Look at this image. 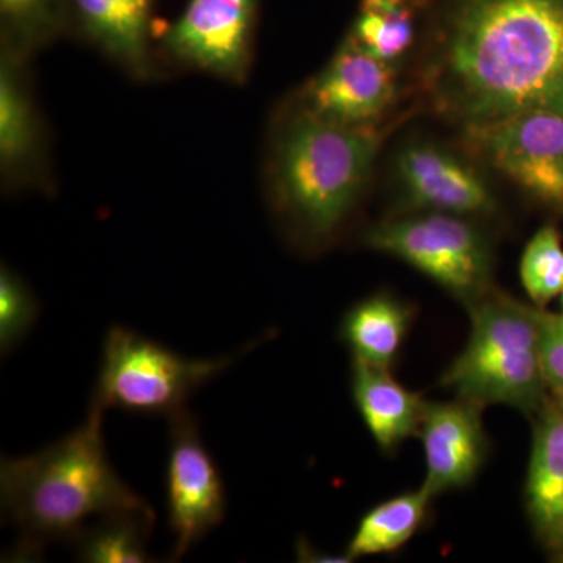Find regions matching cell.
Instances as JSON below:
<instances>
[{
    "instance_id": "14",
    "label": "cell",
    "mask_w": 563,
    "mask_h": 563,
    "mask_svg": "<svg viewBox=\"0 0 563 563\" xmlns=\"http://www.w3.org/2000/svg\"><path fill=\"white\" fill-rule=\"evenodd\" d=\"M80 31L132 76L152 70V0H69Z\"/></svg>"
},
{
    "instance_id": "1",
    "label": "cell",
    "mask_w": 563,
    "mask_h": 563,
    "mask_svg": "<svg viewBox=\"0 0 563 563\" xmlns=\"http://www.w3.org/2000/svg\"><path fill=\"white\" fill-rule=\"evenodd\" d=\"M428 81L437 109L463 129L563 114V0H457Z\"/></svg>"
},
{
    "instance_id": "2",
    "label": "cell",
    "mask_w": 563,
    "mask_h": 563,
    "mask_svg": "<svg viewBox=\"0 0 563 563\" xmlns=\"http://www.w3.org/2000/svg\"><path fill=\"white\" fill-rule=\"evenodd\" d=\"M103 410L90 404L80 428L40 453L3 459V512L20 529L14 555L35 558L52 542H73L91 520L122 512H154L111 465Z\"/></svg>"
},
{
    "instance_id": "21",
    "label": "cell",
    "mask_w": 563,
    "mask_h": 563,
    "mask_svg": "<svg viewBox=\"0 0 563 563\" xmlns=\"http://www.w3.org/2000/svg\"><path fill=\"white\" fill-rule=\"evenodd\" d=\"M520 280L533 306L544 309L563 288V243L554 225H543L526 244Z\"/></svg>"
},
{
    "instance_id": "19",
    "label": "cell",
    "mask_w": 563,
    "mask_h": 563,
    "mask_svg": "<svg viewBox=\"0 0 563 563\" xmlns=\"http://www.w3.org/2000/svg\"><path fill=\"white\" fill-rule=\"evenodd\" d=\"M154 525V512L107 515L96 520V523L87 526L70 544L80 562H154L147 553V542Z\"/></svg>"
},
{
    "instance_id": "24",
    "label": "cell",
    "mask_w": 563,
    "mask_h": 563,
    "mask_svg": "<svg viewBox=\"0 0 563 563\" xmlns=\"http://www.w3.org/2000/svg\"><path fill=\"white\" fill-rule=\"evenodd\" d=\"M544 376L551 395L563 399V314L540 309Z\"/></svg>"
},
{
    "instance_id": "6",
    "label": "cell",
    "mask_w": 563,
    "mask_h": 563,
    "mask_svg": "<svg viewBox=\"0 0 563 563\" xmlns=\"http://www.w3.org/2000/svg\"><path fill=\"white\" fill-rule=\"evenodd\" d=\"M363 244L412 266L463 306L493 290V254L472 218L422 211L373 225Z\"/></svg>"
},
{
    "instance_id": "20",
    "label": "cell",
    "mask_w": 563,
    "mask_h": 563,
    "mask_svg": "<svg viewBox=\"0 0 563 563\" xmlns=\"http://www.w3.org/2000/svg\"><path fill=\"white\" fill-rule=\"evenodd\" d=\"M415 27L407 0H362L350 35L373 57L395 63L412 46Z\"/></svg>"
},
{
    "instance_id": "12",
    "label": "cell",
    "mask_w": 563,
    "mask_h": 563,
    "mask_svg": "<svg viewBox=\"0 0 563 563\" xmlns=\"http://www.w3.org/2000/svg\"><path fill=\"white\" fill-rule=\"evenodd\" d=\"M483 410L462 398L426 402L418 437L426 459L422 487L432 498L466 487L483 468L488 450Z\"/></svg>"
},
{
    "instance_id": "25",
    "label": "cell",
    "mask_w": 563,
    "mask_h": 563,
    "mask_svg": "<svg viewBox=\"0 0 563 563\" xmlns=\"http://www.w3.org/2000/svg\"><path fill=\"white\" fill-rule=\"evenodd\" d=\"M298 558L302 562H351L347 559L339 558L335 555H324L313 551L307 543H298Z\"/></svg>"
},
{
    "instance_id": "5",
    "label": "cell",
    "mask_w": 563,
    "mask_h": 563,
    "mask_svg": "<svg viewBox=\"0 0 563 563\" xmlns=\"http://www.w3.org/2000/svg\"><path fill=\"white\" fill-rule=\"evenodd\" d=\"M255 344L220 358H187L132 329L113 325L103 340L91 404L102 410L173 417L199 388L231 368Z\"/></svg>"
},
{
    "instance_id": "16",
    "label": "cell",
    "mask_w": 563,
    "mask_h": 563,
    "mask_svg": "<svg viewBox=\"0 0 563 563\" xmlns=\"http://www.w3.org/2000/svg\"><path fill=\"white\" fill-rule=\"evenodd\" d=\"M412 320L409 303L387 292H377L347 310L340 335L350 347L352 358L390 369Z\"/></svg>"
},
{
    "instance_id": "7",
    "label": "cell",
    "mask_w": 563,
    "mask_h": 563,
    "mask_svg": "<svg viewBox=\"0 0 563 563\" xmlns=\"http://www.w3.org/2000/svg\"><path fill=\"white\" fill-rule=\"evenodd\" d=\"M465 133L496 172L537 201L563 211V114L523 111Z\"/></svg>"
},
{
    "instance_id": "26",
    "label": "cell",
    "mask_w": 563,
    "mask_h": 563,
    "mask_svg": "<svg viewBox=\"0 0 563 563\" xmlns=\"http://www.w3.org/2000/svg\"><path fill=\"white\" fill-rule=\"evenodd\" d=\"M561 301H562V314H563V288H562V292H561Z\"/></svg>"
},
{
    "instance_id": "23",
    "label": "cell",
    "mask_w": 563,
    "mask_h": 563,
    "mask_svg": "<svg viewBox=\"0 0 563 563\" xmlns=\"http://www.w3.org/2000/svg\"><path fill=\"white\" fill-rule=\"evenodd\" d=\"M63 7V0H0L3 24L27 46L49 38L57 31Z\"/></svg>"
},
{
    "instance_id": "9",
    "label": "cell",
    "mask_w": 563,
    "mask_h": 563,
    "mask_svg": "<svg viewBox=\"0 0 563 563\" xmlns=\"http://www.w3.org/2000/svg\"><path fill=\"white\" fill-rule=\"evenodd\" d=\"M257 0H188L163 44L179 62L232 81L251 65Z\"/></svg>"
},
{
    "instance_id": "10",
    "label": "cell",
    "mask_w": 563,
    "mask_h": 563,
    "mask_svg": "<svg viewBox=\"0 0 563 563\" xmlns=\"http://www.w3.org/2000/svg\"><path fill=\"white\" fill-rule=\"evenodd\" d=\"M395 96L391 63L373 57L347 38L329 65L310 81L306 110L339 124H376Z\"/></svg>"
},
{
    "instance_id": "22",
    "label": "cell",
    "mask_w": 563,
    "mask_h": 563,
    "mask_svg": "<svg viewBox=\"0 0 563 563\" xmlns=\"http://www.w3.org/2000/svg\"><path fill=\"white\" fill-rule=\"evenodd\" d=\"M40 303L35 296L10 269L0 273V350L9 354L31 333Z\"/></svg>"
},
{
    "instance_id": "4",
    "label": "cell",
    "mask_w": 563,
    "mask_h": 563,
    "mask_svg": "<svg viewBox=\"0 0 563 563\" xmlns=\"http://www.w3.org/2000/svg\"><path fill=\"white\" fill-rule=\"evenodd\" d=\"M468 342L444 369L440 385L481 406L537 415L550 398L542 357L539 307L496 291L466 307Z\"/></svg>"
},
{
    "instance_id": "11",
    "label": "cell",
    "mask_w": 563,
    "mask_h": 563,
    "mask_svg": "<svg viewBox=\"0 0 563 563\" xmlns=\"http://www.w3.org/2000/svg\"><path fill=\"white\" fill-rule=\"evenodd\" d=\"M395 166L404 196L413 209L466 218L484 217L496 209L481 173L439 144H407Z\"/></svg>"
},
{
    "instance_id": "13",
    "label": "cell",
    "mask_w": 563,
    "mask_h": 563,
    "mask_svg": "<svg viewBox=\"0 0 563 563\" xmlns=\"http://www.w3.org/2000/svg\"><path fill=\"white\" fill-rule=\"evenodd\" d=\"M525 499L537 539L563 554V399L554 395L537 413Z\"/></svg>"
},
{
    "instance_id": "18",
    "label": "cell",
    "mask_w": 563,
    "mask_h": 563,
    "mask_svg": "<svg viewBox=\"0 0 563 563\" xmlns=\"http://www.w3.org/2000/svg\"><path fill=\"white\" fill-rule=\"evenodd\" d=\"M432 499L421 485L418 490L377 504L358 521L347 544V555L355 561L366 555L395 553L420 531Z\"/></svg>"
},
{
    "instance_id": "17",
    "label": "cell",
    "mask_w": 563,
    "mask_h": 563,
    "mask_svg": "<svg viewBox=\"0 0 563 563\" xmlns=\"http://www.w3.org/2000/svg\"><path fill=\"white\" fill-rule=\"evenodd\" d=\"M40 124L16 63L3 55L0 68V163L9 176L31 172L40 157Z\"/></svg>"
},
{
    "instance_id": "8",
    "label": "cell",
    "mask_w": 563,
    "mask_h": 563,
    "mask_svg": "<svg viewBox=\"0 0 563 563\" xmlns=\"http://www.w3.org/2000/svg\"><path fill=\"white\" fill-rule=\"evenodd\" d=\"M169 428L166 509L174 539L172 561H180L224 520L228 493L196 418L180 410L169 417Z\"/></svg>"
},
{
    "instance_id": "15",
    "label": "cell",
    "mask_w": 563,
    "mask_h": 563,
    "mask_svg": "<svg viewBox=\"0 0 563 563\" xmlns=\"http://www.w3.org/2000/svg\"><path fill=\"white\" fill-rule=\"evenodd\" d=\"M351 391L366 429L384 453H393L418 435L428 401L399 384L390 369L352 358Z\"/></svg>"
},
{
    "instance_id": "3",
    "label": "cell",
    "mask_w": 563,
    "mask_h": 563,
    "mask_svg": "<svg viewBox=\"0 0 563 563\" xmlns=\"http://www.w3.org/2000/svg\"><path fill=\"white\" fill-rule=\"evenodd\" d=\"M384 132L310 113L284 129L273 157L277 210L306 242L331 239L354 209L372 173Z\"/></svg>"
}]
</instances>
